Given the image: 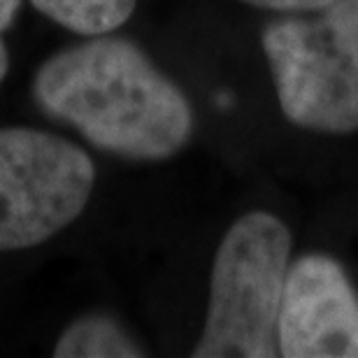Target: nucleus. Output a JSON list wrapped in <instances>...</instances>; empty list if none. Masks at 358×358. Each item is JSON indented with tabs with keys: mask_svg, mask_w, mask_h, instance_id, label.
<instances>
[{
	"mask_svg": "<svg viewBox=\"0 0 358 358\" xmlns=\"http://www.w3.org/2000/svg\"><path fill=\"white\" fill-rule=\"evenodd\" d=\"M291 254V233L266 212L245 214L221 240L212 268L210 307L196 358H268Z\"/></svg>",
	"mask_w": 358,
	"mask_h": 358,
	"instance_id": "obj_2",
	"label": "nucleus"
},
{
	"mask_svg": "<svg viewBox=\"0 0 358 358\" xmlns=\"http://www.w3.org/2000/svg\"><path fill=\"white\" fill-rule=\"evenodd\" d=\"M45 17L80 35H103L124 26L135 0H31Z\"/></svg>",
	"mask_w": 358,
	"mask_h": 358,
	"instance_id": "obj_7",
	"label": "nucleus"
},
{
	"mask_svg": "<svg viewBox=\"0 0 358 358\" xmlns=\"http://www.w3.org/2000/svg\"><path fill=\"white\" fill-rule=\"evenodd\" d=\"M254 7H266V10L279 12H310V10H324L335 0H245Z\"/></svg>",
	"mask_w": 358,
	"mask_h": 358,
	"instance_id": "obj_8",
	"label": "nucleus"
},
{
	"mask_svg": "<svg viewBox=\"0 0 358 358\" xmlns=\"http://www.w3.org/2000/svg\"><path fill=\"white\" fill-rule=\"evenodd\" d=\"M279 105L324 133L358 128V0H335L317 21L286 19L263 33Z\"/></svg>",
	"mask_w": 358,
	"mask_h": 358,
	"instance_id": "obj_3",
	"label": "nucleus"
},
{
	"mask_svg": "<svg viewBox=\"0 0 358 358\" xmlns=\"http://www.w3.org/2000/svg\"><path fill=\"white\" fill-rule=\"evenodd\" d=\"M286 358H358V298L328 256H305L286 272L277 321Z\"/></svg>",
	"mask_w": 358,
	"mask_h": 358,
	"instance_id": "obj_5",
	"label": "nucleus"
},
{
	"mask_svg": "<svg viewBox=\"0 0 358 358\" xmlns=\"http://www.w3.org/2000/svg\"><path fill=\"white\" fill-rule=\"evenodd\" d=\"M96 182L89 154L33 128H0V252L49 240L80 217Z\"/></svg>",
	"mask_w": 358,
	"mask_h": 358,
	"instance_id": "obj_4",
	"label": "nucleus"
},
{
	"mask_svg": "<svg viewBox=\"0 0 358 358\" xmlns=\"http://www.w3.org/2000/svg\"><path fill=\"white\" fill-rule=\"evenodd\" d=\"M21 0H0V82L5 80L7 66H10V56H7V47L3 42V33L12 26L14 17H17Z\"/></svg>",
	"mask_w": 358,
	"mask_h": 358,
	"instance_id": "obj_9",
	"label": "nucleus"
},
{
	"mask_svg": "<svg viewBox=\"0 0 358 358\" xmlns=\"http://www.w3.org/2000/svg\"><path fill=\"white\" fill-rule=\"evenodd\" d=\"M35 98L91 145L131 159H168L193 126L182 91L138 47L117 38H96L45 61Z\"/></svg>",
	"mask_w": 358,
	"mask_h": 358,
	"instance_id": "obj_1",
	"label": "nucleus"
},
{
	"mask_svg": "<svg viewBox=\"0 0 358 358\" xmlns=\"http://www.w3.org/2000/svg\"><path fill=\"white\" fill-rule=\"evenodd\" d=\"M56 358H128L142 356L138 345L107 317H84L75 321L54 347Z\"/></svg>",
	"mask_w": 358,
	"mask_h": 358,
	"instance_id": "obj_6",
	"label": "nucleus"
}]
</instances>
